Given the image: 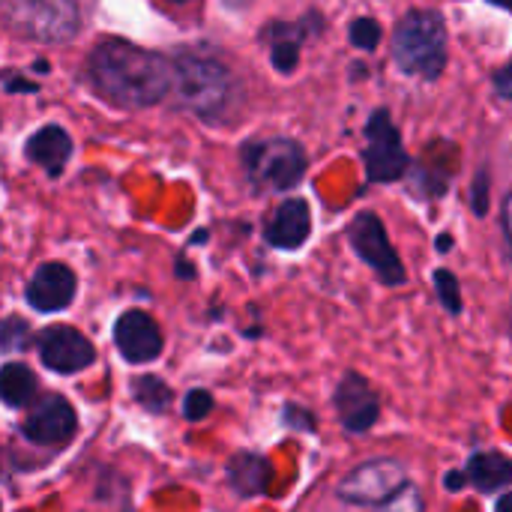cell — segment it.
Instances as JSON below:
<instances>
[{"label":"cell","instance_id":"obj_1","mask_svg":"<svg viewBox=\"0 0 512 512\" xmlns=\"http://www.w3.org/2000/svg\"><path fill=\"white\" fill-rule=\"evenodd\" d=\"M93 87L120 108H150L171 90V66L162 54L126 39H102L87 57Z\"/></svg>","mask_w":512,"mask_h":512},{"label":"cell","instance_id":"obj_2","mask_svg":"<svg viewBox=\"0 0 512 512\" xmlns=\"http://www.w3.org/2000/svg\"><path fill=\"white\" fill-rule=\"evenodd\" d=\"M171 87L183 108L207 123H222L237 105V78L216 57L180 54L171 66Z\"/></svg>","mask_w":512,"mask_h":512},{"label":"cell","instance_id":"obj_3","mask_svg":"<svg viewBox=\"0 0 512 512\" xmlns=\"http://www.w3.org/2000/svg\"><path fill=\"white\" fill-rule=\"evenodd\" d=\"M393 60L405 75L435 81L447 66V24L432 9H411L393 33Z\"/></svg>","mask_w":512,"mask_h":512},{"label":"cell","instance_id":"obj_4","mask_svg":"<svg viewBox=\"0 0 512 512\" xmlns=\"http://www.w3.org/2000/svg\"><path fill=\"white\" fill-rule=\"evenodd\" d=\"M306 165V150L294 138H264L243 144V168L258 189H294L303 180Z\"/></svg>","mask_w":512,"mask_h":512},{"label":"cell","instance_id":"obj_5","mask_svg":"<svg viewBox=\"0 0 512 512\" xmlns=\"http://www.w3.org/2000/svg\"><path fill=\"white\" fill-rule=\"evenodd\" d=\"M3 18L21 36L66 42L78 30L75 0H3Z\"/></svg>","mask_w":512,"mask_h":512},{"label":"cell","instance_id":"obj_6","mask_svg":"<svg viewBox=\"0 0 512 512\" xmlns=\"http://www.w3.org/2000/svg\"><path fill=\"white\" fill-rule=\"evenodd\" d=\"M408 489V474L393 459H372L351 471L336 495L351 507H387Z\"/></svg>","mask_w":512,"mask_h":512},{"label":"cell","instance_id":"obj_7","mask_svg":"<svg viewBox=\"0 0 512 512\" xmlns=\"http://www.w3.org/2000/svg\"><path fill=\"white\" fill-rule=\"evenodd\" d=\"M363 165H366V177L372 183L402 180V174L411 165L408 150L402 144V135L393 126V117H390L387 108H378L366 120V153H363Z\"/></svg>","mask_w":512,"mask_h":512},{"label":"cell","instance_id":"obj_8","mask_svg":"<svg viewBox=\"0 0 512 512\" xmlns=\"http://www.w3.org/2000/svg\"><path fill=\"white\" fill-rule=\"evenodd\" d=\"M348 240H351L354 252L360 255V261L369 264L384 285H405V279H408L405 264L399 261V255L387 237V228L375 213H369V210L357 213L348 225Z\"/></svg>","mask_w":512,"mask_h":512},{"label":"cell","instance_id":"obj_9","mask_svg":"<svg viewBox=\"0 0 512 512\" xmlns=\"http://www.w3.org/2000/svg\"><path fill=\"white\" fill-rule=\"evenodd\" d=\"M36 348H39L42 366L57 375H75L96 360L90 339L84 333H78L75 327H63V324L42 330L36 339Z\"/></svg>","mask_w":512,"mask_h":512},{"label":"cell","instance_id":"obj_10","mask_svg":"<svg viewBox=\"0 0 512 512\" xmlns=\"http://www.w3.org/2000/svg\"><path fill=\"white\" fill-rule=\"evenodd\" d=\"M75 426H78V420H75L72 405L63 396L51 393V396H42L33 405V411L24 420L21 432H24L27 441L39 444V447H60L75 435Z\"/></svg>","mask_w":512,"mask_h":512},{"label":"cell","instance_id":"obj_11","mask_svg":"<svg viewBox=\"0 0 512 512\" xmlns=\"http://www.w3.org/2000/svg\"><path fill=\"white\" fill-rule=\"evenodd\" d=\"M336 414L342 420V426L354 435H363L369 432L375 423H378V414H381V402H378V393L372 390V384L357 375V372H348L339 387H336Z\"/></svg>","mask_w":512,"mask_h":512},{"label":"cell","instance_id":"obj_12","mask_svg":"<svg viewBox=\"0 0 512 512\" xmlns=\"http://www.w3.org/2000/svg\"><path fill=\"white\" fill-rule=\"evenodd\" d=\"M114 342H117L120 357L132 366H144L162 354V333L156 321L141 309H129L117 318Z\"/></svg>","mask_w":512,"mask_h":512},{"label":"cell","instance_id":"obj_13","mask_svg":"<svg viewBox=\"0 0 512 512\" xmlns=\"http://www.w3.org/2000/svg\"><path fill=\"white\" fill-rule=\"evenodd\" d=\"M75 288H78L75 273L60 261H48L33 273L27 285V303L36 312H60L72 303Z\"/></svg>","mask_w":512,"mask_h":512},{"label":"cell","instance_id":"obj_14","mask_svg":"<svg viewBox=\"0 0 512 512\" xmlns=\"http://www.w3.org/2000/svg\"><path fill=\"white\" fill-rule=\"evenodd\" d=\"M312 231V210L303 198H288L273 213L264 237L273 249H300Z\"/></svg>","mask_w":512,"mask_h":512},{"label":"cell","instance_id":"obj_15","mask_svg":"<svg viewBox=\"0 0 512 512\" xmlns=\"http://www.w3.org/2000/svg\"><path fill=\"white\" fill-rule=\"evenodd\" d=\"M27 156H30L36 165H42L51 177H60L63 168H66V162H69V156H72V138L66 135L63 126L48 123V126H42V129L27 141Z\"/></svg>","mask_w":512,"mask_h":512},{"label":"cell","instance_id":"obj_16","mask_svg":"<svg viewBox=\"0 0 512 512\" xmlns=\"http://www.w3.org/2000/svg\"><path fill=\"white\" fill-rule=\"evenodd\" d=\"M273 480V468L258 453H237L228 462V483L237 498H261L267 495Z\"/></svg>","mask_w":512,"mask_h":512},{"label":"cell","instance_id":"obj_17","mask_svg":"<svg viewBox=\"0 0 512 512\" xmlns=\"http://www.w3.org/2000/svg\"><path fill=\"white\" fill-rule=\"evenodd\" d=\"M468 483H474L480 492L492 495L507 489L512 480V462L504 453H477L468 462Z\"/></svg>","mask_w":512,"mask_h":512},{"label":"cell","instance_id":"obj_18","mask_svg":"<svg viewBox=\"0 0 512 512\" xmlns=\"http://www.w3.org/2000/svg\"><path fill=\"white\" fill-rule=\"evenodd\" d=\"M267 36H270V63L273 69H279L282 75L294 72L297 63H300V24H270L267 27Z\"/></svg>","mask_w":512,"mask_h":512},{"label":"cell","instance_id":"obj_19","mask_svg":"<svg viewBox=\"0 0 512 512\" xmlns=\"http://www.w3.org/2000/svg\"><path fill=\"white\" fill-rule=\"evenodd\" d=\"M36 378L24 363H6L0 369V402L9 408H24L33 399Z\"/></svg>","mask_w":512,"mask_h":512},{"label":"cell","instance_id":"obj_20","mask_svg":"<svg viewBox=\"0 0 512 512\" xmlns=\"http://www.w3.org/2000/svg\"><path fill=\"white\" fill-rule=\"evenodd\" d=\"M132 396L141 408H147L153 414H162L171 405V387L156 375H138L132 381Z\"/></svg>","mask_w":512,"mask_h":512},{"label":"cell","instance_id":"obj_21","mask_svg":"<svg viewBox=\"0 0 512 512\" xmlns=\"http://www.w3.org/2000/svg\"><path fill=\"white\" fill-rule=\"evenodd\" d=\"M435 291H438V300L441 306L450 312V315H462L465 309V300H462V288H459V279L450 273V270H435Z\"/></svg>","mask_w":512,"mask_h":512},{"label":"cell","instance_id":"obj_22","mask_svg":"<svg viewBox=\"0 0 512 512\" xmlns=\"http://www.w3.org/2000/svg\"><path fill=\"white\" fill-rule=\"evenodd\" d=\"M348 33H351V45H354V48H360V51H375L384 30H381V24H378L375 18H357V21H351Z\"/></svg>","mask_w":512,"mask_h":512},{"label":"cell","instance_id":"obj_23","mask_svg":"<svg viewBox=\"0 0 512 512\" xmlns=\"http://www.w3.org/2000/svg\"><path fill=\"white\" fill-rule=\"evenodd\" d=\"M30 342V327L21 318L0 321V348L3 351H24Z\"/></svg>","mask_w":512,"mask_h":512},{"label":"cell","instance_id":"obj_24","mask_svg":"<svg viewBox=\"0 0 512 512\" xmlns=\"http://www.w3.org/2000/svg\"><path fill=\"white\" fill-rule=\"evenodd\" d=\"M210 411H213V396H210L207 390H189V393H186V399H183V417H186L189 423L204 420Z\"/></svg>","mask_w":512,"mask_h":512},{"label":"cell","instance_id":"obj_25","mask_svg":"<svg viewBox=\"0 0 512 512\" xmlns=\"http://www.w3.org/2000/svg\"><path fill=\"white\" fill-rule=\"evenodd\" d=\"M489 192H492V180H489V171L483 168L474 177V186H471V204H474V213L477 216H486L489 213Z\"/></svg>","mask_w":512,"mask_h":512},{"label":"cell","instance_id":"obj_26","mask_svg":"<svg viewBox=\"0 0 512 512\" xmlns=\"http://www.w3.org/2000/svg\"><path fill=\"white\" fill-rule=\"evenodd\" d=\"M285 423H288V426H297V429H306V432H312V429H315L312 414H309V411H303V408H294V405H288V408H285Z\"/></svg>","mask_w":512,"mask_h":512},{"label":"cell","instance_id":"obj_27","mask_svg":"<svg viewBox=\"0 0 512 512\" xmlns=\"http://www.w3.org/2000/svg\"><path fill=\"white\" fill-rule=\"evenodd\" d=\"M6 90L9 93H36L39 84L36 81H27V78H12V81H6Z\"/></svg>","mask_w":512,"mask_h":512},{"label":"cell","instance_id":"obj_28","mask_svg":"<svg viewBox=\"0 0 512 512\" xmlns=\"http://www.w3.org/2000/svg\"><path fill=\"white\" fill-rule=\"evenodd\" d=\"M495 87H498V93H501L504 99H510V96H512L510 66H504V69H498V72H495Z\"/></svg>","mask_w":512,"mask_h":512},{"label":"cell","instance_id":"obj_29","mask_svg":"<svg viewBox=\"0 0 512 512\" xmlns=\"http://www.w3.org/2000/svg\"><path fill=\"white\" fill-rule=\"evenodd\" d=\"M444 486H447L450 492H462V489L468 486V477H465V471H450V474L444 477Z\"/></svg>","mask_w":512,"mask_h":512},{"label":"cell","instance_id":"obj_30","mask_svg":"<svg viewBox=\"0 0 512 512\" xmlns=\"http://www.w3.org/2000/svg\"><path fill=\"white\" fill-rule=\"evenodd\" d=\"M177 270H180V273H177L180 279H192V276H195V267H192L189 261H183V258L177 261Z\"/></svg>","mask_w":512,"mask_h":512},{"label":"cell","instance_id":"obj_31","mask_svg":"<svg viewBox=\"0 0 512 512\" xmlns=\"http://www.w3.org/2000/svg\"><path fill=\"white\" fill-rule=\"evenodd\" d=\"M435 246H438V252H450V246H453V237H450V234H441V237L435 240Z\"/></svg>","mask_w":512,"mask_h":512},{"label":"cell","instance_id":"obj_32","mask_svg":"<svg viewBox=\"0 0 512 512\" xmlns=\"http://www.w3.org/2000/svg\"><path fill=\"white\" fill-rule=\"evenodd\" d=\"M222 3H228L231 9H243V6H246L249 0H222Z\"/></svg>","mask_w":512,"mask_h":512},{"label":"cell","instance_id":"obj_33","mask_svg":"<svg viewBox=\"0 0 512 512\" xmlns=\"http://www.w3.org/2000/svg\"><path fill=\"white\" fill-rule=\"evenodd\" d=\"M207 240V231H198L195 237H192V243H204Z\"/></svg>","mask_w":512,"mask_h":512},{"label":"cell","instance_id":"obj_34","mask_svg":"<svg viewBox=\"0 0 512 512\" xmlns=\"http://www.w3.org/2000/svg\"><path fill=\"white\" fill-rule=\"evenodd\" d=\"M489 3H495V6H501V9H510V0H489Z\"/></svg>","mask_w":512,"mask_h":512},{"label":"cell","instance_id":"obj_35","mask_svg":"<svg viewBox=\"0 0 512 512\" xmlns=\"http://www.w3.org/2000/svg\"><path fill=\"white\" fill-rule=\"evenodd\" d=\"M168 3H192V0H168Z\"/></svg>","mask_w":512,"mask_h":512}]
</instances>
